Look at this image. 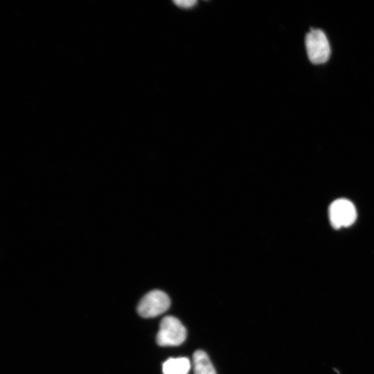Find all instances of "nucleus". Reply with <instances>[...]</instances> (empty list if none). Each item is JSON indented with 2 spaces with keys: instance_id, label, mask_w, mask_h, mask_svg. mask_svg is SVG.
I'll list each match as a JSON object with an SVG mask.
<instances>
[{
  "instance_id": "nucleus-1",
  "label": "nucleus",
  "mask_w": 374,
  "mask_h": 374,
  "mask_svg": "<svg viewBox=\"0 0 374 374\" xmlns=\"http://www.w3.org/2000/svg\"><path fill=\"white\" fill-rule=\"evenodd\" d=\"M186 338V330L175 317L163 318L157 335V342L161 346H175L182 344Z\"/></svg>"
},
{
  "instance_id": "nucleus-2",
  "label": "nucleus",
  "mask_w": 374,
  "mask_h": 374,
  "mask_svg": "<svg viewBox=\"0 0 374 374\" xmlns=\"http://www.w3.org/2000/svg\"><path fill=\"white\" fill-rule=\"evenodd\" d=\"M309 60L315 64L326 62L330 55V48L325 33L319 29H311L305 37Z\"/></svg>"
},
{
  "instance_id": "nucleus-3",
  "label": "nucleus",
  "mask_w": 374,
  "mask_h": 374,
  "mask_svg": "<svg viewBox=\"0 0 374 374\" xmlns=\"http://www.w3.org/2000/svg\"><path fill=\"white\" fill-rule=\"evenodd\" d=\"M170 305V299L161 290H152L146 294L140 301L137 312L144 318L157 317L165 312Z\"/></svg>"
},
{
  "instance_id": "nucleus-4",
  "label": "nucleus",
  "mask_w": 374,
  "mask_h": 374,
  "mask_svg": "<svg viewBox=\"0 0 374 374\" xmlns=\"http://www.w3.org/2000/svg\"><path fill=\"white\" fill-rule=\"evenodd\" d=\"M329 215L331 224L335 229L350 226L357 217L355 206L346 199L334 201L330 206Z\"/></svg>"
},
{
  "instance_id": "nucleus-5",
  "label": "nucleus",
  "mask_w": 374,
  "mask_h": 374,
  "mask_svg": "<svg viewBox=\"0 0 374 374\" xmlns=\"http://www.w3.org/2000/svg\"><path fill=\"white\" fill-rule=\"evenodd\" d=\"M190 364L188 358H170L163 364V374H187L190 370Z\"/></svg>"
},
{
  "instance_id": "nucleus-6",
  "label": "nucleus",
  "mask_w": 374,
  "mask_h": 374,
  "mask_svg": "<svg viewBox=\"0 0 374 374\" xmlns=\"http://www.w3.org/2000/svg\"><path fill=\"white\" fill-rule=\"evenodd\" d=\"M195 374H216V371L207 354L201 350L193 354Z\"/></svg>"
},
{
  "instance_id": "nucleus-7",
  "label": "nucleus",
  "mask_w": 374,
  "mask_h": 374,
  "mask_svg": "<svg viewBox=\"0 0 374 374\" xmlns=\"http://www.w3.org/2000/svg\"><path fill=\"white\" fill-rule=\"evenodd\" d=\"M175 3H176L178 6L188 8L193 6L196 3L197 1L195 0H177L174 1Z\"/></svg>"
}]
</instances>
